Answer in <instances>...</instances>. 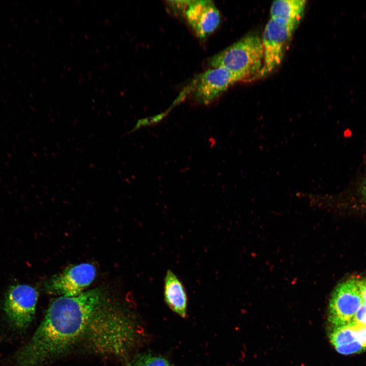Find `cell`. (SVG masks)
<instances>
[{"mask_svg": "<svg viewBox=\"0 0 366 366\" xmlns=\"http://www.w3.org/2000/svg\"><path fill=\"white\" fill-rule=\"evenodd\" d=\"M123 366H174L167 359L150 352L138 353L124 362Z\"/></svg>", "mask_w": 366, "mask_h": 366, "instance_id": "cell-11", "label": "cell"}, {"mask_svg": "<svg viewBox=\"0 0 366 366\" xmlns=\"http://www.w3.org/2000/svg\"><path fill=\"white\" fill-rule=\"evenodd\" d=\"M362 303L359 278H352L339 284L331 296L328 320L332 327L351 322Z\"/></svg>", "mask_w": 366, "mask_h": 366, "instance_id": "cell-4", "label": "cell"}, {"mask_svg": "<svg viewBox=\"0 0 366 366\" xmlns=\"http://www.w3.org/2000/svg\"><path fill=\"white\" fill-rule=\"evenodd\" d=\"M296 28L294 26L279 23L271 18L269 19L261 39L263 63L259 77L268 75L280 65Z\"/></svg>", "mask_w": 366, "mask_h": 366, "instance_id": "cell-5", "label": "cell"}, {"mask_svg": "<svg viewBox=\"0 0 366 366\" xmlns=\"http://www.w3.org/2000/svg\"><path fill=\"white\" fill-rule=\"evenodd\" d=\"M188 23L200 38H204L218 27L221 16L211 1H190L185 9Z\"/></svg>", "mask_w": 366, "mask_h": 366, "instance_id": "cell-8", "label": "cell"}, {"mask_svg": "<svg viewBox=\"0 0 366 366\" xmlns=\"http://www.w3.org/2000/svg\"><path fill=\"white\" fill-rule=\"evenodd\" d=\"M38 294L33 287L26 284L11 286L3 303L6 319L16 333H23L30 326L36 310Z\"/></svg>", "mask_w": 366, "mask_h": 366, "instance_id": "cell-3", "label": "cell"}, {"mask_svg": "<svg viewBox=\"0 0 366 366\" xmlns=\"http://www.w3.org/2000/svg\"><path fill=\"white\" fill-rule=\"evenodd\" d=\"M164 297L167 305L182 318L187 315V296L178 277L171 270L166 272L164 283Z\"/></svg>", "mask_w": 366, "mask_h": 366, "instance_id": "cell-9", "label": "cell"}, {"mask_svg": "<svg viewBox=\"0 0 366 366\" xmlns=\"http://www.w3.org/2000/svg\"><path fill=\"white\" fill-rule=\"evenodd\" d=\"M96 275V268L92 264L73 265L47 280L44 285L45 290L48 294L59 296H76L93 282Z\"/></svg>", "mask_w": 366, "mask_h": 366, "instance_id": "cell-6", "label": "cell"}, {"mask_svg": "<svg viewBox=\"0 0 366 366\" xmlns=\"http://www.w3.org/2000/svg\"><path fill=\"white\" fill-rule=\"evenodd\" d=\"M141 333L134 314L103 289L59 296L50 302L31 338L12 355L11 366H46L74 355L125 362Z\"/></svg>", "mask_w": 366, "mask_h": 366, "instance_id": "cell-1", "label": "cell"}, {"mask_svg": "<svg viewBox=\"0 0 366 366\" xmlns=\"http://www.w3.org/2000/svg\"><path fill=\"white\" fill-rule=\"evenodd\" d=\"M263 63L261 39L256 35H250L215 55L209 64L212 68H225L245 79L260 76Z\"/></svg>", "mask_w": 366, "mask_h": 366, "instance_id": "cell-2", "label": "cell"}, {"mask_svg": "<svg viewBox=\"0 0 366 366\" xmlns=\"http://www.w3.org/2000/svg\"><path fill=\"white\" fill-rule=\"evenodd\" d=\"M351 323L366 327V303L362 300Z\"/></svg>", "mask_w": 366, "mask_h": 366, "instance_id": "cell-12", "label": "cell"}, {"mask_svg": "<svg viewBox=\"0 0 366 366\" xmlns=\"http://www.w3.org/2000/svg\"><path fill=\"white\" fill-rule=\"evenodd\" d=\"M306 3L304 0L274 1L270 8V18L280 23L297 27L303 16Z\"/></svg>", "mask_w": 366, "mask_h": 366, "instance_id": "cell-10", "label": "cell"}, {"mask_svg": "<svg viewBox=\"0 0 366 366\" xmlns=\"http://www.w3.org/2000/svg\"><path fill=\"white\" fill-rule=\"evenodd\" d=\"M359 194L363 204L366 208V177L362 181L359 186Z\"/></svg>", "mask_w": 366, "mask_h": 366, "instance_id": "cell-13", "label": "cell"}, {"mask_svg": "<svg viewBox=\"0 0 366 366\" xmlns=\"http://www.w3.org/2000/svg\"><path fill=\"white\" fill-rule=\"evenodd\" d=\"M240 75L223 67H215L202 74L193 89V97L197 103L208 105L235 83L243 80Z\"/></svg>", "mask_w": 366, "mask_h": 366, "instance_id": "cell-7", "label": "cell"}]
</instances>
